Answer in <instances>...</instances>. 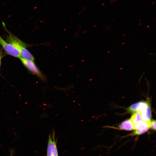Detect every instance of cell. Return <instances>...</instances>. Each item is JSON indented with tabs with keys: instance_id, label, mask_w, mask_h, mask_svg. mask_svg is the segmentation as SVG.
<instances>
[{
	"instance_id": "6da1fadb",
	"label": "cell",
	"mask_w": 156,
	"mask_h": 156,
	"mask_svg": "<svg viewBox=\"0 0 156 156\" xmlns=\"http://www.w3.org/2000/svg\"><path fill=\"white\" fill-rule=\"evenodd\" d=\"M9 34L7 41L14 46L18 51L21 56L26 60L33 61L34 59L32 55L26 49L25 44L7 30Z\"/></svg>"
},
{
	"instance_id": "7a4b0ae2",
	"label": "cell",
	"mask_w": 156,
	"mask_h": 156,
	"mask_svg": "<svg viewBox=\"0 0 156 156\" xmlns=\"http://www.w3.org/2000/svg\"><path fill=\"white\" fill-rule=\"evenodd\" d=\"M0 44L8 54L17 58L21 57L18 50L13 45L4 40L0 36Z\"/></svg>"
},
{
	"instance_id": "3957f363",
	"label": "cell",
	"mask_w": 156,
	"mask_h": 156,
	"mask_svg": "<svg viewBox=\"0 0 156 156\" xmlns=\"http://www.w3.org/2000/svg\"><path fill=\"white\" fill-rule=\"evenodd\" d=\"M20 59L23 64L29 71L36 74L41 79H44V77L43 75L33 61L26 60L21 57L20 58Z\"/></svg>"
},
{
	"instance_id": "277c9868",
	"label": "cell",
	"mask_w": 156,
	"mask_h": 156,
	"mask_svg": "<svg viewBox=\"0 0 156 156\" xmlns=\"http://www.w3.org/2000/svg\"><path fill=\"white\" fill-rule=\"evenodd\" d=\"M47 156H58L54 133L51 136L50 135L49 136Z\"/></svg>"
},
{
	"instance_id": "5b68a950",
	"label": "cell",
	"mask_w": 156,
	"mask_h": 156,
	"mask_svg": "<svg viewBox=\"0 0 156 156\" xmlns=\"http://www.w3.org/2000/svg\"><path fill=\"white\" fill-rule=\"evenodd\" d=\"M150 122L141 121L138 123L134 124V129L135 130L134 134L140 135L146 132L150 128Z\"/></svg>"
},
{
	"instance_id": "8992f818",
	"label": "cell",
	"mask_w": 156,
	"mask_h": 156,
	"mask_svg": "<svg viewBox=\"0 0 156 156\" xmlns=\"http://www.w3.org/2000/svg\"><path fill=\"white\" fill-rule=\"evenodd\" d=\"M118 128L121 130L131 131L134 129L133 124L130 119H127L122 122Z\"/></svg>"
},
{
	"instance_id": "52a82bcc",
	"label": "cell",
	"mask_w": 156,
	"mask_h": 156,
	"mask_svg": "<svg viewBox=\"0 0 156 156\" xmlns=\"http://www.w3.org/2000/svg\"><path fill=\"white\" fill-rule=\"evenodd\" d=\"M142 120L144 121L150 122L151 116V112L150 107L148 105L147 109L145 111L141 114Z\"/></svg>"
},
{
	"instance_id": "ba28073f",
	"label": "cell",
	"mask_w": 156,
	"mask_h": 156,
	"mask_svg": "<svg viewBox=\"0 0 156 156\" xmlns=\"http://www.w3.org/2000/svg\"><path fill=\"white\" fill-rule=\"evenodd\" d=\"M130 120L133 125L138 123L142 120L141 114L136 112L132 115Z\"/></svg>"
},
{
	"instance_id": "9c48e42d",
	"label": "cell",
	"mask_w": 156,
	"mask_h": 156,
	"mask_svg": "<svg viewBox=\"0 0 156 156\" xmlns=\"http://www.w3.org/2000/svg\"><path fill=\"white\" fill-rule=\"evenodd\" d=\"M148 104L147 102L144 101L139 102L136 112H138L141 114L146 110Z\"/></svg>"
},
{
	"instance_id": "30bf717a",
	"label": "cell",
	"mask_w": 156,
	"mask_h": 156,
	"mask_svg": "<svg viewBox=\"0 0 156 156\" xmlns=\"http://www.w3.org/2000/svg\"><path fill=\"white\" fill-rule=\"evenodd\" d=\"M139 102L133 104L130 106L128 108V110L131 113H134L136 112Z\"/></svg>"
},
{
	"instance_id": "8fae6325",
	"label": "cell",
	"mask_w": 156,
	"mask_h": 156,
	"mask_svg": "<svg viewBox=\"0 0 156 156\" xmlns=\"http://www.w3.org/2000/svg\"><path fill=\"white\" fill-rule=\"evenodd\" d=\"M150 128L152 129L155 130H156V120H153L151 121L150 123Z\"/></svg>"
},
{
	"instance_id": "7c38bea8",
	"label": "cell",
	"mask_w": 156,
	"mask_h": 156,
	"mask_svg": "<svg viewBox=\"0 0 156 156\" xmlns=\"http://www.w3.org/2000/svg\"><path fill=\"white\" fill-rule=\"evenodd\" d=\"M3 56V48H0V67L1 64V60Z\"/></svg>"
},
{
	"instance_id": "4fadbf2b",
	"label": "cell",
	"mask_w": 156,
	"mask_h": 156,
	"mask_svg": "<svg viewBox=\"0 0 156 156\" xmlns=\"http://www.w3.org/2000/svg\"><path fill=\"white\" fill-rule=\"evenodd\" d=\"M13 151L12 150H10V156H12L13 154Z\"/></svg>"
}]
</instances>
